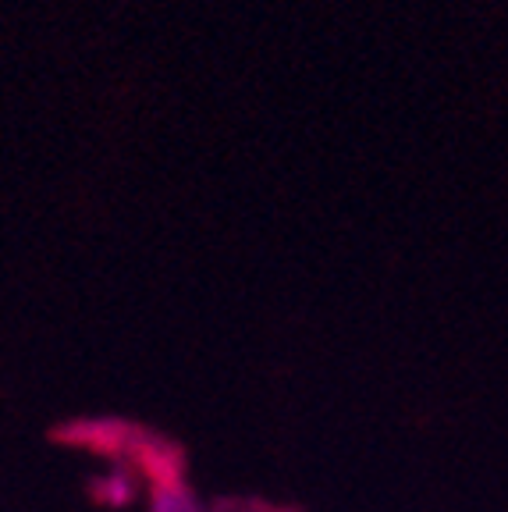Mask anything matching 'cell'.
Wrapping results in <instances>:
<instances>
[{"label":"cell","instance_id":"cell-1","mask_svg":"<svg viewBox=\"0 0 508 512\" xmlns=\"http://www.w3.org/2000/svg\"><path fill=\"white\" fill-rule=\"evenodd\" d=\"M153 512H196V502L182 484H160L153 495Z\"/></svg>","mask_w":508,"mask_h":512},{"label":"cell","instance_id":"cell-2","mask_svg":"<svg viewBox=\"0 0 508 512\" xmlns=\"http://www.w3.org/2000/svg\"><path fill=\"white\" fill-rule=\"evenodd\" d=\"M100 498L111 505H128L135 498V484L128 480V473H111V477H104V484H100Z\"/></svg>","mask_w":508,"mask_h":512}]
</instances>
